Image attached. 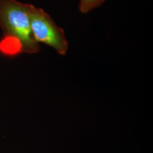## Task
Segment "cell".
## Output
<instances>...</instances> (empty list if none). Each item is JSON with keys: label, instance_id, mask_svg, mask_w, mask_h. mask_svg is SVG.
Instances as JSON below:
<instances>
[{"label": "cell", "instance_id": "cell-1", "mask_svg": "<svg viewBox=\"0 0 153 153\" xmlns=\"http://www.w3.org/2000/svg\"><path fill=\"white\" fill-rule=\"evenodd\" d=\"M28 4L16 0H0V27L3 37L0 52L14 56L22 53H35L39 43L33 38L28 14Z\"/></svg>", "mask_w": 153, "mask_h": 153}, {"label": "cell", "instance_id": "cell-2", "mask_svg": "<svg viewBox=\"0 0 153 153\" xmlns=\"http://www.w3.org/2000/svg\"><path fill=\"white\" fill-rule=\"evenodd\" d=\"M28 14L33 38L55 49L60 55H65L68 43L64 30L58 26L49 16L41 8L28 4Z\"/></svg>", "mask_w": 153, "mask_h": 153}, {"label": "cell", "instance_id": "cell-3", "mask_svg": "<svg viewBox=\"0 0 153 153\" xmlns=\"http://www.w3.org/2000/svg\"><path fill=\"white\" fill-rule=\"evenodd\" d=\"M106 0H80L78 9L83 14H86L102 5Z\"/></svg>", "mask_w": 153, "mask_h": 153}]
</instances>
